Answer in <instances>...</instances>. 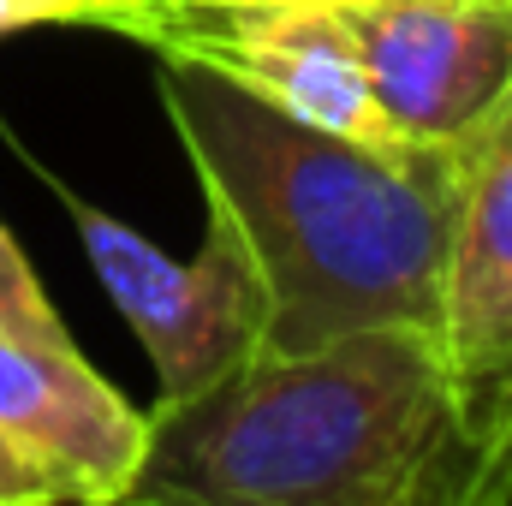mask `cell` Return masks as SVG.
Instances as JSON below:
<instances>
[{"label": "cell", "instance_id": "cell-7", "mask_svg": "<svg viewBox=\"0 0 512 506\" xmlns=\"http://www.w3.org/2000/svg\"><path fill=\"white\" fill-rule=\"evenodd\" d=\"M0 429L36 453L66 501H126L149 447V411L120 399L78 346H36L0 334Z\"/></svg>", "mask_w": 512, "mask_h": 506}, {"label": "cell", "instance_id": "cell-1", "mask_svg": "<svg viewBox=\"0 0 512 506\" xmlns=\"http://www.w3.org/2000/svg\"><path fill=\"white\" fill-rule=\"evenodd\" d=\"M161 108L209 221L239 239L262 280V358H298L364 328H441L459 143L310 126L185 60H161Z\"/></svg>", "mask_w": 512, "mask_h": 506}, {"label": "cell", "instance_id": "cell-8", "mask_svg": "<svg viewBox=\"0 0 512 506\" xmlns=\"http://www.w3.org/2000/svg\"><path fill=\"white\" fill-rule=\"evenodd\" d=\"M0 334H18V340H36V346H72L66 322L54 316L42 280L30 274V262L18 251V239L0 227Z\"/></svg>", "mask_w": 512, "mask_h": 506}, {"label": "cell", "instance_id": "cell-5", "mask_svg": "<svg viewBox=\"0 0 512 506\" xmlns=\"http://www.w3.org/2000/svg\"><path fill=\"white\" fill-rule=\"evenodd\" d=\"M120 36L143 42L155 60L209 66L292 120L393 137L328 0H137Z\"/></svg>", "mask_w": 512, "mask_h": 506}, {"label": "cell", "instance_id": "cell-9", "mask_svg": "<svg viewBox=\"0 0 512 506\" xmlns=\"http://www.w3.org/2000/svg\"><path fill=\"white\" fill-rule=\"evenodd\" d=\"M48 501H66L60 477L0 429V506H48Z\"/></svg>", "mask_w": 512, "mask_h": 506}, {"label": "cell", "instance_id": "cell-2", "mask_svg": "<svg viewBox=\"0 0 512 506\" xmlns=\"http://www.w3.org/2000/svg\"><path fill=\"white\" fill-rule=\"evenodd\" d=\"M126 501L185 506H483L441 346L364 328L298 358L239 364L149 411Z\"/></svg>", "mask_w": 512, "mask_h": 506}, {"label": "cell", "instance_id": "cell-6", "mask_svg": "<svg viewBox=\"0 0 512 506\" xmlns=\"http://www.w3.org/2000/svg\"><path fill=\"white\" fill-rule=\"evenodd\" d=\"M405 143H465L512 90V0H328Z\"/></svg>", "mask_w": 512, "mask_h": 506}, {"label": "cell", "instance_id": "cell-3", "mask_svg": "<svg viewBox=\"0 0 512 506\" xmlns=\"http://www.w3.org/2000/svg\"><path fill=\"white\" fill-rule=\"evenodd\" d=\"M435 346L459 435L483 477V506L512 501V90L459 143Z\"/></svg>", "mask_w": 512, "mask_h": 506}, {"label": "cell", "instance_id": "cell-4", "mask_svg": "<svg viewBox=\"0 0 512 506\" xmlns=\"http://www.w3.org/2000/svg\"><path fill=\"white\" fill-rule=\"evenodd\" d=\"M66 209L78 221L96 280L108 286L114 310L155 364V405L197 399L203 387H215L262 352V280L227 227L209 221L197 256H167L84 197H66Z\"/></svg>", "mask_w": 512, "mask_h": 506}]
</instances>
